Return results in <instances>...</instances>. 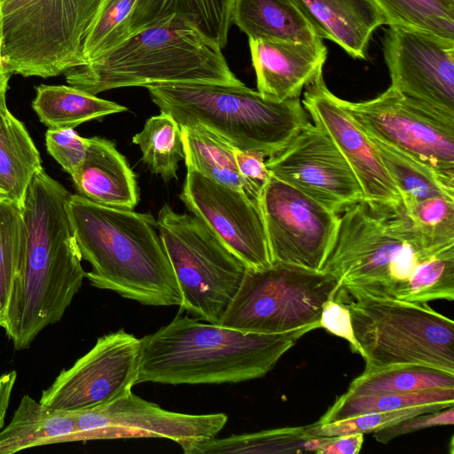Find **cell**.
Listing matches in <instances>:
<instances>
[{"label":"cell","instance_id":"cell-1","mask_svg":"<svg viewBox=\"0 0 454 454\" xmlns=\"http://www.w3.org/2000/svg\"><path fill=\"white\" fill-rule=\"evenodd\" d=\"M70 195L43 168L28 185L22 205L24 260L3 326L17 350L29 348L43 329L62 318L86 276L69 215Z\"/></svg>","mask_w":454,"mask_h":454},{"label":"cell","instance_id":"cell-2","mask_svg":"<svg viewBox=\"0 0 454 454\" xmlns=\"http://www.w3.org/2000/svg\"><path fill=\"white\" fill-rule=\"evenodd\" d=\"M442 250L422 247L391 215L359 202L339 216L321 270L337 277L346 294L427 303L448 300L452 292L453 272Z\"/></svg>","mask_w":454,"mask_h":454},{"label":"cell","instance_id":"cell-3","mask_svg":"<svg viewBox=\"0 0 454 454\" xmlns=\"http://www.w3.org/2000/svg\"><path fill=\"white\" fill-rule=\"evenodd\" d=\"M313 326L278 334L242 332L176 315L140 339L137 384L238 383L263 377Z\"/></svg>","mask_w":454,"mask_h":454},{"label":"cell","instance_id":"cell-4","mask_svg":"<svg viewBox=\"0 0 454 454\" xmlns=\"http://www.w3.org/2000/svg\"><path fill=\"white\" fill-rule=\"evenodd\" d=\"M85 278L99 289L149 306H179L178 284L158 233L156 219L132 209L106 207L79 194L68 201Z\"/></svg>","mask_w":454,"mask_h":454},{"label":"cell","instance_id":"cell-5","mask_svg":"<svg viewBox=\"0 0 454 454\" xmlns=\"http://www.w3.org/2000/svg\"><path fill=\"white\" fill-rule=\"evenodd\" d=\"M222 49L184 16L173 13L64 74L70 86L92 95L123 87L241 83Z\"/></svg>","mask_w":454,"mask_h":454},{"label":"cell","instance_id":"cell-6","mask_svg":"<svg viewBox=\"0 0 454 454\" xmlns=\"http://www.w3.org/2000/svg\"><path fill=\"white\" fill-rule=\"evenodd\" d=\"M160 112L180 125H201L239 150L271 156L306 125L309 114L300 98L281 102L264 98L239 84L175 83L146 88Z\"/></svg>","mask_w":454,"mask_h":454},{"label":"cell","instance_id":"cell-7","mask_svg":"<svg viewBox=\"0 0 454 454\" xmlns=\"http://www.w3.org/2000/svg\"><path fill=\"white\" fill-rule=\"evenodd\" d=\"M333 299L349 310L364 371L418 365L454 373V322L427 303L340 289Z\"/></svg>","mask_w":454,"mask_h":454},{"label":"cell","instance_id":"cell-8","mask_svg":"<svg viewBox=\"0 0 454 454\" xmlns=\"http://www.w3.org/2000/svg\"><path fill=\"white\" fill-rule=\"evenodd\" d=\"M101 0H1V63L48 78L85 65L82 46Z\"/></svg>","mask_w":454,"mask_h":454},{"label":"cell","instance_id":"cell-9","mask_svg":"<svg viewBox=\"0 0 454 454\" xmlns=\"http://www.w3.org/2000/svg\"><path fill=\"white\" fill-rule=\"evenodd\" d=\"M156 223L180 290V310L219 325L247 267L193 215L166 203Z\"/></svg>","mask_w":454,"mask_h":454},{"label":"cell","instance_id":"cell-10","mask_svg":"<svg viewBox=\"0 0 454 454\" xmlns=\"http://www.w3.org/2000/svg\"><path fill=\"white\" fill-rule=\"evenodd\" d=\"M340 287L334 275L295 264L272 262L247 268L219 325L248 333L278 334L320 328L323 304Z\"/></svg>","mask_w":454,"mask_h":454},{"label":"cell","instance_id":"cell-11","mask_svg":"<svg viewBox=\"0 0 454 454\" xmlns=\"http://www.w3.org/2000/svg\"><path fill=\"white\" fill-rule=\"evenodd\" d=\"M340 105L367 134L454 183V121L389 87L375 98Z\"/></svg>","mask_w":454,"mask_h":454},{"label":"cell","instance_id":"cell-12","mask_svg":"<svg viewBox=\"0 0 454 454\" xmlns=\"http://www.w3.org/2000/svg\"><path fill=\"white\" fill-rule=\"evenodd\" d=\"M141 341L123 329L99 337L68 369L42 392L40 403L78 412L106 406L132 392L137 384Z\"/></svg>","mask_w":454,"mask_h":454},{"label":"cell","instance_id":"cell-13","mask_svg":"<svg viewBox=\"0 0 454 454\" xmlns=\"http://www.w3.org/2000/svg\"><path fill=\"white\" fill-rule=\"evenodd\" d=\"M259 206L272 262L321 270L338 215L272 175L260 191Z\"/></svg>","mask_w":454,"mask_h":454},{"label":"cell","instance_id":"cell-14","mask_svg":"<svg viewBox=\"0 0 454 454\" xmlns=\"http://www.w3.org/2000/svg\"><path fill=\"white\" fill-rule=\"evenodd\" d=\"M382 45L390 87L454 121V40L389 26Z\"/></svg>","mask_w":454,"mask_h":454},{"label":"cell","instance_id":"cell-15","mask_svg":"<svg viewBox=\"0 0 454 454\" xmlns=\"http://www.w3.org/2000/svg\"><path fill=\"white\" fill-rule=\"evenodd\" d=\"M270 175L338 214L364 202L361 186L330 136L310 122L265 160Z\"/></svg>","mask_w":454,"mask_h":454},{"label":"cell","instance_id":"cell-16","mask_svg":"<svg viewBox=\"0 0 454 454\" xmlns=\"http://www.w3.org/2000/svg\"><path fill=\"white\" fill-rule=\"evenodd\" d=\"M180 199L247 268L272 263L259 203L195 171H187Z\"/></svg>","mask_w":454,"mask_h":454},{"label":"cell","instance_id":"cell-17","mask_svg":"<svg viewBox=\"0 0 454 454\" xmlns=\"http://www.w3.org/2000/svg\"><path fill=\"white\" fill-rule=\"evenodd\" d=\"M302 106L314 124L333 139L354 172L364 202L377 213L394 212L403 203L400 192L379 153L363 129L340 105L325 85L323 73L308 84Z\"/></svg>","mask_w":454,"mask_h":454},{"label":"cell","instance_id":"cell-18","mask_svg":"<svg viewBox=\"0 0 454 454\" xmlns=\"http://www.w3.org/2000/svg\"><path fill=\"white\" fill-rule=\"evenodd\" d=\"M77 434L105 427H121L143 433L146 437H161L178 443L188 451L196 443L211 440L224 427V413L187 414L164 410L133 392L95 410L74 412Z\"/></svg>","mask_w":454,"mask_h":454},{"label":"cell","instance_id":"cell-19","mask_svg":"<svg viewBox=\"0 0 454 454\" xmlns=\"http://www.w3.org/2000/svg\"><path fill=\"white\" fill-rule=\"evenodd\" d=\"M248 44L257 91L277 102L300 98L327 59L322 38L307 43L248 39Z\"/></svg>","mask_w":454,"mask_h":454},{"label":"cell","instance_id":"cell-20","mask_svg":"<svg viewBox=\"0 0 454 454\" xmlns=\"http://www.w3.org/2000/svg\"><path fill=\"white\" fill-rule=\"evenodd\" d=\"M317 36L366 59L373 32L387 20L372 0H293Z\"/></svg>","mask_w":454,"mask_h":454},{"label":"cell","instance_id":"cell-21","mask_svg":"<svg viewBox=\"0 0 454 454\" xmlns=\"http://www.w3.org/2000/svg\"><path fill=\"white\" fill-rule=\"evenodd\" d=\"M72 179L79 195L98 205L133 209L139 200L136 176L125 157L103 137L88 138L85 158Z\"/></svg>","mask_w":454,"mask_h":454},{"label":"cell","instance_id":"cell-22","mask_svg":"<svg viewBox=\"0 0 454 454\" xmlns=\"http://www.w3.org/2000/svg\"><path fill=\"white\" fill-rule=\"evenodd\" d=\"M76 434L74 412L46 408L25 395L10 423L0 430V454L71 442Z\"/></svg>","mask_w":454,"mask_h":454},{"label":"cell","instance_id":"cell-23","mask_svg":"<svg viewBox=\"0 0 454 454\" xmlns=\"http://www.w3.org/2000/svg\"><path fill=\"white\" fill-rule=\"evenodd\" d=\"M231 20L248 39L307 43L320 38L293 0H232Z\"/></svg>","mask_w":454,"mask_h":454},{"label":"cell","instance_id":"cell-24","mask_svg":"<svg viewBox=\"0 0 454 454\" xmlns=\"http://www.w3.org/2000/svg\"><path fill=\"white\" fill-rule=\"evenodd\" d=\"M187 171H195L216 183L245 193L259 203V193L240 176L236 148L201 125L180 127Z\"/></svg>","mask_w":454,"mask_h":454},{"label":"cell","instance_id":"cell-25","mask_svg":"<svg viewBox=\"0 0 454 454\" xmlns=\"http://www.w3.org/2000/svg\"><path fill=\"white\" fill-rule=\"evenodd\" d=\"M35 90L32 107L49 129H74L85 121L127 110L70 85L41 84Z\"/></svg>","mask_w":454,"mask_h":454},{"label":"cell","instance_id":"cell-26","mask_svg":"<svg viewBox=\"0 0 454 454\" xmlns=\"http://www.w3.org/2000/svg\"><path fill=\"white\" fill-rule=\"evenodd\" d=\"M40 153L24 124L10 112L0 120V189L21 207L35 174Z\"/></svg>","mask_w":454,"mask_h":454},{"label":"cell","instance_id":"cell-27","mask_svg":"<svg viewBox=\"0 0 454 454\" xmlns=\"http://www.w3.org/2000/svg\"><path fill=\"white\" fill-rule=\"evenodd\" d=\"M329 437L308 436L305 427L232 434L196 443L187 454L289 453L317 450Z\"/></svg>","mask_w":454,"mask_h":454},{"label":"cell","instance_id":"cell-28","mask_svg":"<svg viewBox=\"0 0 454 454\" xmlns=\"http://www.w3.org/2000/svg\"><path fill=\"white\" fill-rule=\"evenodd\" d=\"M389 213L424 248L440 251L454 246V199L435 196L402 203Z\"/></svg>","mask_w":454,"mask_h":454},{"label":"cell","instance_id":"cell-29","mask_svg":"<svg viewBox=\"0 0 454 454\" xmlns=\"http://www.w3.org/2000/svg\"><path fill=\"white\" fill-rule=\"evenodd\" d=\"M366 135L374 144L385 168L401 194L403 203L435 196L454 199V183L441 177L395 147Z\"/></svg>","mask_w":454,"mask_h":454},{"label":"cell","instance_id":"cell-30","mask_svg":"<svg viewBox=\"0 0 454 454\" xmlns=\"http://www.w3.org/2000/svg\"><path fill=\"white\" fill-rule=\"evenodd\" d=\"M454 404V388H437L410 393H378L355 395L346 392L339 396L316 424H326L368 412L394 411L409 407Z\"/></svg>","mask_w":454,"mask_h":454},{"label":"cell","instance_id":"cell-31","mask_svg":"<svg viewBox=\"0 0 454 454\" xmlns=\"http://www.w3.org/2000/svg\"><path fill=\"white\" fill-rule=\"evenodd\" d=\"M437 388H454V373L418 366L395 365L364 371L347 392L355 395L410 393Z\"/></svg>","mask_w":454,"mask_h":454},{"label":"cell","instance_id":"cell-32","mask_svg":"<svg viewBox=\"0 0 454 454\" xmlns=\"http://www.w3.org/2000/svg\"><path fill=\"white\" fill-rule=\"evenodd\" d=\"M132 141L142 152V160L149 170L165 182L177 178L178 162L184 160L182 131L177 121L160 112L151 116Z\"/></svg>","mask_w":454,"mask_h":454},{"label":"cell","instance_id":"cell-33","mask_svg":"<svg viewBox=\"0 0 454 454\" xmlns=\"http://www.w3.org/2000/svg\"><path fill=\"white\" fill-rule=\"evenodd\" d=\"M26 247L22 207L0 196V304L4 317L15 294Z\"/></svg>","mask_w":454,"mask_h":454},{"label":"cell","instance_id":"cell-34","mask_svg":"<svg viewBox=\"0 0 454 454\" xmlns=\"http://www.w3.org/2000/svg\"><path fill=\"white\" fill-rule=\"evenodd\" d=\"M387 25L454 40V0H372Z\"/></svg>","mask_w":454,"mask_h":454},{"label":"cell","instance_id":"cell-35","mask_svg":"<svg viewBox=\"0 0 454 454\" xmlns=\"http://www.w3.org/2000/svg\"><path fill=\"white\" fill-rule=\"evenodd\" d=\"M137 0H101L82 46L86 64L130 35V17Z\"/></svg>","mask_w":454,"mask_h":454},{"label":"cell","instance_id":"cell-36","mask_svg":"<svg viewBox=\"0 0 454 454\" xmlns=\"http://www.w3.org/2000/svg\"><path fill=\"white\" fill-rule=\"evenodd\" d=\"M445 407L441 404H428L409 407L394 411L368 412L353 416L342 420L326 424H312L305 427L308 436L333 437L350 434L373 433L392 426L412 416L435 411Z\"/></svg>","mask_w":454,"mask_h":454},{"label":"cell","instance_id":"cell-37","mask_svg":"<svg viewBox=\"0 0 454 454\" xmlns=\"http://www.w3.org/2000/svg\"><path fill=\"white\" fill-rule=\"evenodd\" d=\"M174 13L184 16L223 48L232 24V0H172Z\"/></svg>","mask_w":454,"mask_h":454},{"label":"cell","instance_id":"cell-38","mask_svg":"<svg viewBox=\"0 0 454 454\" xmlns=\"http://www.w3.org/2000/svg\"><path fill=\"white\" fill-rule=\"evenodd\" d=\"M45 144L49 154L71 177L74 176L85 158L88 138L71 128L48 129Z\"/></svg>","mask_w":454,"mask_h":454},{"label":"cell","instance_id":"cell-39","mask_svg":"<svg viewBox=\"0 0 454 454\" xmlns=\"http://www.w3.org/2000/svg\"><path fill=\"white\" fill-rule=\"evenodd\" d=\"M454 423V407L412 416L392 426L373 432L374 438L387 443L395 437L424 428L437 426H450Z\"/></svg>","mask_w":454,"mask_h":454},{"label":"cell","instance_id":"cell-40","mask_svg":"<svg viewBox=\"0 0 454 454\" xmlns=\"http://www.w3.org/2000/svg\"><path fill=\"white\" fill-rule=\"evenodd\" d=\"M319 325L347 340L351 350L360 355L361 349L354 334L350 313L345 303L336 299L326 301L322 307Z\"/></svg>","mask_w":454,"mask_h":454},{"label":"cell","instance_id":"cell-41","mask_svg":"<svg viewBox=\"0 0 454 454\" xmlns=\"http://www.w3.org/2000/svg\"><path fill=\"white\" fill-rule=\"evenodd\" d=\"M234 156L240 176L260 194L262 187L270 176L265 164L264 153L236 149Z\"/></svg>","mask_w":454,"mask_h":454},{"label":"cell","instance_id":"cell-42","mask_svg":"<svg viewBox=\"0 0 454 454\" xmlns=\"http://www.w3.org/2000/svg\"><path fill=\"white\" fill-rule=\"evenodd\" d=\"M364 443V434H350L329 437L317 450L318 454H357Z\"/></svg>","mask_w":454,"mask_h":454},{"label":"cell","instance_id":"cell-43","mask_svg":"<svg viewBox=\"0 0 454 454\" xmlns=\"http://www.w3.org/2000/svg\"><path fill=\"white\" fill-rule=\"evenodd\" d=\"M16 379L15 371L0 375V430L4 427L5 415Z\"/></svg>","mask_w":454,"mask_h":454},{"label":"cell","instance_id":"cell-44","mask_svg":"<svg viewBox=\"0 0 454 454\" xmlns=\"http://www.w3.org/2000/svg\"><path fill=\"white\" fill-rule=\"evenodd\" d=\"M12 74L5 70L0 69V120H2L9 110L6 105V92L8 90V82Z\"/></svg>","mask_w":454,"mask_h":454},{"label":"cell","instance_id":"cell-45","mask_svg":"<svg viewBox=\"0 0 454 454\" xmlns=\"http://www.w3.org/2000/svg\"><path fill=\"white\" fill-rule=\"evenodd\" d=\"M1 45H2V19H1V0H0V69H3L1 63Z\"/></svg>","mask_w":454,"mask_h":454},{"label":"cell","instance_id":"cell-46","mask_svg":"<svg viewBox=\"0 0 454 454\" xmlns=\"http://www.w3.org/2000/svg\"><path fill=\"white\" fill-rule=\"evenodd\" d=\"M0 326L1 327L4 326V316H3V313H2L1 304H0Z\"/></svg>","mask_w":454,"mask_h":454},{"label":"cell","instance_id":"cell-47","mask_svg":"<svg viewBox=\"0 0 454 454\" xmlns=\"http://www.w3.org/2000/svg\"><path fill=\"white\" fill-rule=\"evenodd\" d=\"M0 195L5 196L1 189H0Z\"/></svg>","mask_w":454,"mask_h":454},{"label":"cell","instance_id":"cell-48","mask_svg":"<svg viewBox=\"0 0 454 454\" xmlns=\"http://www.w3.org/2000/svg\"><path fill=\"white\" fill-rule=\"evenodd\" d=\"M0 196H3V195H0Z\"/></svg>","mask_w":454,"mask_h":454}]
</instances>
